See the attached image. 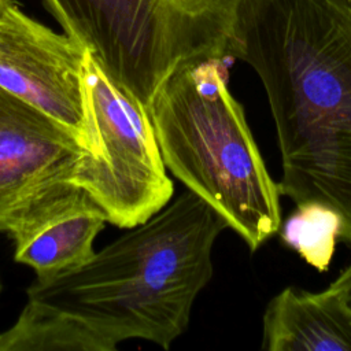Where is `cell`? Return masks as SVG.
<instances>
[{
    "instance_id": "obj_1",
    "label": "cell",
    "mask_w": 351,
    "mask_h": 351,
    "mask_svg": "<svg viewBox=\"0 0 351 351\" xmlns=\"http://www.w3.org/2000/svg\"><path fill=\"white\" fill-rule=\"evenodd\" d=\"M226 228L185 189L82 266L36 277L16 321L0 333V351H114L130 339L167 350L213 278V248Z\"/></svg>"
},
{
    "instance_id": "obj_2",
    "label": "cell",
    "mask_w": 351,
    "mask_h": 351,
    "mask_svg": "<svg viewBox=\"0 0 351 351\" xmlns=\"http://www.w3.org/2000/svg\"><path fill=\"white\" fill-rule=\"evenodd\" d=\"M229 58L266 92L281 196L332 213L351 247V0H239Z\"/></svg>"
},
{
    "instance_id": "obj_3",
    "label": "cell",
    "mask_w": 351,
    "mask_h": 351,
    "mask_svg": "<svg viewBox=\"0 0 351 351\" xmlns=\"http://www.w3.org/2000/svg\"><path fill=\"white\" fill-rule=\"evenodd\" d=\"M148 112L166 169L213 207L251 252L280 232L278 184L228 88L225 59L176 69L154 93Z\"/></svg>"
},
{
    "instance_id": "obj_4",
    "label": "cell",
    "mask_w": 351,
    "mask_h": 351,
    "mask_svg": "<svg viewBox=\"0 0 351 351\" xmlns=\"http://www.w3.org/2000/svg\"><path fill=\"white\" fill-rule=\"evenodd\" d=\"M66 36L147 108L184 63L229 58L239 0H43Z\"/></svg>"
},
{
    "instance_id": "obj_5",
    "label": "cell",
    "mask_w": 351,
    "mask_h": 351,
    "mask_svg": "<svg viewBox=\"0 0 351 351\" xmlns=\"http://www.w3.org/2000/svg\"><path fill=\"white\" fill-rule=\"evenodd\" d=\"M82 88L89 148L78 158L70 182L101 207L107 222L133 228L163 208L174 192L148 108L88 53Z\"/></svg>"
},
{
    "instance_id": "obj_6",
    "label": "cell",
    "mask_w": 351,
    "mask_h": 351,
    "mask_svg": "<svg viewBox=\"0 0 351 351\" xmlns=\"http://www.w3.org/2000/svg\"><path fill=\"white\" fill-rule=\"evenodd\" d=\"M86 51L26 15L14 0L0 10V88L73 130L89 148L82 69Z\"/></svg>"
},
{
    "instance_id": "obj_7",
    "label": "cell",
    "mask_w": 351,
    "mask_h": 351,
    "mask_svg": "<svg viewBox=\"0 0 351 351\" xmlns=\"http://www.w3.org/2000/svg\"><path fill=\"white\" fill-rule=\"evenodd\" d=\"M85 149L67 126L0 88V232L70 186Z\"/></svg>"
},
{
    "instance_id": "obj_8",
    "label": "cell",
    "mask_w": 351,
    "mask_h": 351,
    "mask_svg": "<svg viewBox=\"0 0 351 351\" xmlns=\"http://www.w3.org/2000/svg\"><path fill=\"white\" fill-rule=\"evenodd\" d=\"M107 222L101 207L80 186L70 185L30 210L8 233L14 258L49 278L86 263L93 241Z\"/></svg>"
},
{
    "instance_id": "obj_9",
    "label": "cell",
    "mask_w": 351,
    "mask_h": 351,
    "mask_svg": "<svg viewBox=\"0 0 351 351\" xmlns=\"http://www.w3.org/2000/svg\"><path fill=\"white\" fill-rule=\"evenodd\" d=\"M262 350L351 351V308L329 287L310 292L287 287L266 306Z\"/></svg>"
},
{
    "instance_id": "obj_10",
    "label": "cell",
    "mask_w": 351,
    "mask_h": 351,
    "mask_svg": "<svg viewBox=\"0 0 351 351\" xmlns=\"http://www.w3.org/2000/svg\"><path fill=\"white\" fill-rule=\"evenodd\" d=\"M339 233L337 218L317 206L296 207L285 222L281 237L310 265L326 270Z\"/></svg>"
},
{
    "instance_id": "obj_11",
    "label": "cell",
    "mask_w": 351,
    "mask_h": 351,
    "mask_svg": "<svg viewBox=\"0 0 351 351\" xmlns=\"http://www.w3.org/2000/svg\"><path fill=\"white\" fill-rule=\"evenodd\" d=\"M329 288L335 291L344 300V303L351 308V261L339 273V276L330 282Z\"/></svg>"
},
{
    "instance_id": "obj_12",
    "label": "cell",
    "mask_w": 351,
    "mask_h": 351,
    "mask_svg": "<svg viewBox=\"0 0 351 351\" xmlns=\"http://www.w3.org/2000/svg\"><path fill=\"white\" fill-rule=\"evenodd\" d=\"M7 1H8V0H0V10H1V7H3Z\"/></svg>"
},
{
    "instance_id": "obj_13",
    "label": "cell",
    "mask_w": 351,
    "mask_h": 351,
    "mask_svg": "<svg viewBox=\"0 0 351 351\" xmlns=\"http://www.w3.org/2000/svg\"><path fill=\"white\" fill-rule=\"evenodd\" d=\"M3 292V281H1V277H0V295Z\"/></svg>"
}]
</instances>
